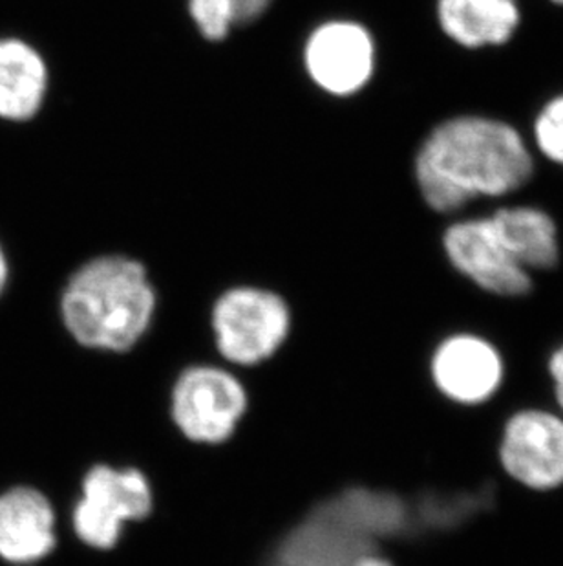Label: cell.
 Masks as SVG:
<instances>
[{"label": "cell", "instance_id": "cell-12", "mask_svg": "<svg viewBox=\"0 0 563 566\" xmlns=\"http://www.w3.org/2000/svg\"><path fill=\"white\" fill-rule=\"evenodd\" d=\"M498 235L516 261L532 275L553 272L562 261L556 220L534 206H506L490 213Z\"/></svg>", "mask_w": 563, "mask_h": 566}, {"label": "cell", "instance_id": "cell-2", "mask_svg": "<svg viewBox=\"0 0 563 566\" xmlns=\"http://www.w3.org/2000/svg\"><path fill=\"white\" fill-rule=\"evenodd\" d=\"M156 308V290L144 262L105 253L81 262L64 283L59 312L81 347L127 353L144 337Z\"/></svg>", "mask_w": 563, "mask_h": 566}, {"label": "cell", "instance_id": "cell-17", "mask_svg": "<svg viewBox=\"0 0 563 566\" xmlns=\"http://www.w3.org/2000/svg\"><path fill=\"white\" fill-rule=\"evenodd\" d=\"M551 390H553V407L563 417V343L549 354L545 361Z\"/></svg>", "mask_w": 563, "mask_h": 566}, {"label": "cell", "instance_id": "cell-6", "mask_svg": "<svg viewBox=\"0 0 563 566\" xmlns=\"http://www.w3.org/2000/svg\"><path fill=\"white\" fill-rule=\"evenodd\" d=\"M247 409L244 385L219 365L187 367L172 385L170 418L187 440L222 443Z\"/></svg>", "mask_w": 563, "mask_h": 566}, {"label": "cell", "instance_id": "cell-7", "mask_svg": "<svg viewBox=\"0 0 563 566\" xmlns=\"http://www.w3.org/2000/svg\"><path fill=\"white\" fill-rule=\"evenodd\" d=\"M498 464L503 475L531 492L563 486V417L556 409H516L501 426Z\"/></svg>", "mask_w": 563, "mask_h": 566}, {"label": "cell", "instance_id": "cell-19", "mask_svg": "<svg viewBox=\"0 0 563 566\" xmlns=\"http://www.w3.org/2000/svg\"><path fill=\"white\" fill-rule=\"evenodd\" d=\"M6 283H8V262H6L4 252L0 248V295L4 292Z\"/></svg>", "mask_w": 563, "mask_h": 566}, {"label": "cell", "instance_id": "cell-20", "mask_svg": "<svg viewBox=\"0 0 563 566\" xmlns=\"http://www.w3.org/2000/svg\"><path fill=\"white\" fill-rule=\"evenodd\" d=\"M554 4L563 6V0H551Z\"/></svg>", "mask_w": 563, "mask_h": 566}, {"label": "cell", "instance_id": "cell-14", "mask_svg": "<svg viewBox=\"0 0 563 566\" xmlns=\"http://www.w3.org/2000/svg\"><path fill=\"white\" fill-rule=\"evenodd\" d=\"M49 70L43 57L19 39L0 41V118L24 122L39 113Z\"/></svg>", "mask_w": 563, "mask_h": 566}, {"label": "cell", "instance_id": "cell-5", "mask_svg": "<svg viewBox=\"0 0 563 566\" xmlns=\"http://www.w3.org/2000/svg\"><path fill=\"white\" fill-rule=\"evenodd\" d=\"M152 510L149 481L136 468L96 464L81 482V495L70 512V526L83 545L110 551L125 524L141 521Z\"/></svg>", "mask_w": 563, "mask_h": 566}, {"label": "cell", "instance_id": "cell-18", "mask_svg": "<svg viewBox=\"0 0 563 566\" xmlns=\"http://www.w3.org/2000/svg\"><path fill=\"white\" fill-rule=\"evenodd\" d=\"M353 566H395V563L389 556H384L383 552L373 551L359 557Z\"/></svg>", "mask_w": 563, "mask_h": 566}, {"label": "cell", "instance_id": "cell-11", "mask_svg": "<svg viewBox=\"0 0 563 566\" xmlns=\"http://www.w3.org/2000/svg\"><path fill=\"white\" fill-rule=\"evenodd\" d=\"M57 546V513L39 488L0 495V557L11 565L43 562Z\"/></svg>", "mask_w": 563, "mask_h": 566}, {"label": "cell", "instance_id": "cell-9", "mask_svg": "<svg viewBox=\"0 0 563 566\" xmlns=\"http://www.w3.org/2000/svg\"><path fill=\"white\" fill-rule=\"evenodd\" d=\"M428 376L437 395L459 407H481L501 390L503 356L495 343L476 332H452L428 359Z\"/></svg>", "mask_w": 563, "mask_h": 566}, {"label": "cell", "instance_id": "cell-8", "mask_svg": "<svg viewBox=\"0 0 563 566\" xmlns=\"http://www.w3.org/2000/svg\"><path fill=\"white\" fill-rule=\"evenodd\" d=\"M442 252L452 272L492 297H523L534 286V275L507 250L490 214L450 222L443 231Z\"/></svg>", "mask_w": 563, "mask_h": 566}, {"label": "cell", "instance_id": "cell-16", "mask_svg": "<svg viewBox=\"0 0 563 566\" xmlns=\"http://www.w3.org/2000/svg\"><path fill=\"white\" fill-rule=\"evenodd\" d=\"M534 142L548 160L563 167V94L553 97L538 114Z\"/></svg>", "mask_w": 563, "mask_h": 566}, {"label": "cell", "instance_id": "cell-4", "mask_svg": "<svg viewBox=\"0 0 563 566\" xmlns=\"http://www.w3.org/2000/svg\"><path fill=\"white\" fill-rule=\"evenodd\" d=\"M211 326L225 369L251 367L272 358L286 342L291 314L272 290L234 286L214 301Z\"/></svg>", "mask_w": 563, "mask_h": 566}, {"label": "cell", "instance_id": "cell-3", "mask_svg": "<svg viewBox=\"0 0 563 566\" xmlns=\"http://www.w3.org/2000/svg\"><path fill=\"white\" fill-rule=\"evenodd\" d=\"M379 551L350 488L309 507L275 543L262 566H353L368 552Z\"/></svg>", "mask_w": 563, "mask_h": 566}, {"label": "cell", "instance_id": "cell-10", "mask_svg": "<svg viewBox=\"0 0 563 566\" xmlns=\"http://www.w3.org/2000/svg\"><path fill=\"white\" fill-rule=\"evenodd\" d=\"M304 63L315 85L331 96H351L368 85L375 69V43L353 21H331L309 35Z\"/></svg>", "mask_w": 563, "mask_h": 566}, {"label": "cell", "instance_id": "cell-13", "mask_svg": "<svg viewBox=\"0 0 563 566\" xmlns=\"http://www.w3.org/2000/svg\"><path fill=\"white\" fill-rule=\"evenodd\" d=\"M437 21L463 49L509 43L520 27L518 0H437Z\"/></svg>", "mask_w": 563, "mask_h": 566}, {"label": "cell", "instance_id": "cell-15", "mask_svg": "<svg viewBox=\"0 0 563 566\" xmlns=\"http://www.w3.org/2000/svg\"><path fill=\"white\" fill-rule=\"evenodd\" d=\"M273 0H189V13L208 41H224L234 27L266 13Z\"/></svg>", "mask_w": 563, "mask_h": 566}, {"label": "cell", "instance_id": "cell-1", "mask_svg": "<svg viewBox=\"0 0 563 566\" xmlns=\"http://www.w3.org/2000/svg\"><path fill=\"white\" fill-rule=\"evenodd\" d=\"M534 172L518 128L485 116H456L437 125L415 156V180L426 206L439 214L476 198H501L523 188Z\"/></svg>", "mask_w": 563, "mask_h": 566}]
</instances>
